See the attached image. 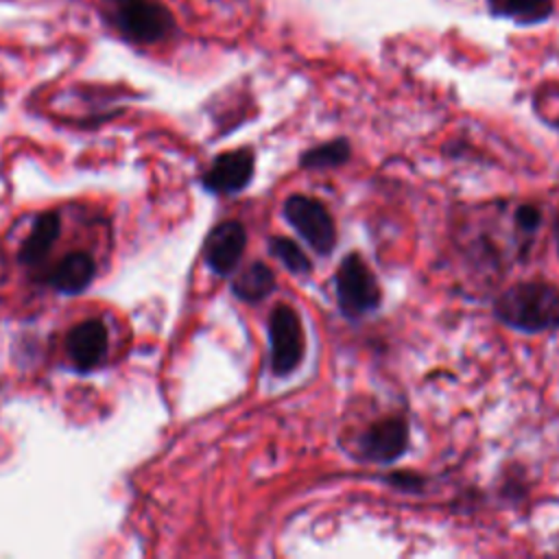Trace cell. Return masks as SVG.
<instances>
[{
    "label": "cell",
    "mask_w": 559,
    "mask_h": 559,
    "mask_svg": "<svg viewBox=\"0 0 559 559\" xmlns=\"http://www.w3.org/2000/svg\"><path fill=\"white\" fill-rule=\"evenodd\" d=\"M111 227L85 205H61L22 218L7 240L11 264L37 288L81 295L105 271Z\"/></svg>",
    "instance_id": "cell-1"
},
{
    "label": "cell",
    "mask_w": 559,
    "mask_h": 559,
    "mask_svg": "<svg viewBox=\"0 0 559 559\" xmlns=\"http://www.w3.org/2000/svg\"><path fill=\"white\" fill-rule=\"evenodd\" d=\"M496 317L518 332L537 334L559 328V288L528 280L509 286L493 304Z\"/></svg>",
    "instance_id": "cell-2"
},
{
    "label": "cell",
    "mask_w": 559,
    "mask_h": 559,
    "mask_svg": "<svg viewBox=\"0 0 559 559\" xmlns=\"http://www.w3.org/2000/svg\"><path fill=\"white\" fill-rule=\"evenodd\" d=\"M118 332L111 317L105 312L74 314L61 330L59 352L76 371L103 367L116 349Z\"/></svg>",
    "instance_id": "cell-3"
},
{
    "label": "cell",
    "mask_w": 559,
    "mask_h": 559,
    "mask_svg": "<svg viewBox=\"0 0 559 559\" xmlns=\"http://www.w3.org/2000/svg\"><path fill=\"white\" fill-rule=\"evenodd\" d=\"M105 20L129 41L155 44L175 28L173 13L157 0H105Z\"/></svg>",
    "instance_id": "cell-4"
},
{
    "label": "cell",
    "mask_w": 559,
    "mask_h": 559,
    "mask_svg": "<svg viewBox=\"0 0 559 559\" xmlns=\"http://www.w3.org/2000/svg\"><path fill=\"white\" fill-rule=\"evenodd\" d=\"M334 288L338 308L347 319L365 317L382 301L378 277L358 253H347L343 258L334 275Z\"/></svg>",
    "instance_id": "cell-5"
},
{
    "label": "cell",
    "mask_w": 559,
    "mask_h": 559,
    "mask_svg": "<svg viewBox=\"0 0 559 559\" xmlns=\"http://www.w3.org/2000/svg\"><path fill=\"white\" fill-rule=\"evenodd\" d=\"M284 218L319 255L334 251L336 225L321 201L306 194H293L284 203Z\"/></svg>",
    "instance_id": "cell-6"
},
{
    "label": "cell",
    "mask_w": 559,
    "mask_h": 559,
    "mask_svg": "<svg viewBox=\"0 0 559 559\" xmlns=\"http://www.w3.org/2000/svg\"><path fill=\"white\" fill-rule=\"evenodd\" d=\"M269 341H271V371L280 378L293 373L304 358V330L299 314L286 306L277 304L269 319Z\"/></svg>",
    "instance_id": "cell-7"
},
{
    "label": "cell",
    "mask_w": 559,
    "mask_h": 559,
    "mask_svg": "<svg viewBox=\"0 0 559 559\" xmlns=\"http://www.w3.org/2000/svg\"><path fill=\"white\" fill-rule=\"evenodd\" d=\"M408 448V426L400 417H384L358 437V452L365 461L393 463Z\"/></svg>",
    "instance_id": "cell-8"
},
{
    "label": "cell",
    "mask_w": 559,
    "mask_h": 559,
    "mask_svg": "<svg viewBox=\"0 0 559 559\" xmlns=\"http://www.w3.org/2000/svg\"><path fill=\"white\" fill-rule=\"evenodd\" d=\"M247 247V231L238 221L218 223L205 238L203 258L214 275H229L238 266Z\"/></svg>",
    "instance_id": "cell-9"
},
{
    "label": "cell",
    "mask_w": 559,
    "mask_h": 559,
    "mask_svg": "<svg viewBox=\"0 0 559 559\" xmlns=\"http://www.w3.org/2000/svg\"><path fill=\"white\" fill-rule=\"evenodd\" d=\"M253 177V153L249 148L227 151L214 157L212 166L203 175V186L216 194L240 192Z\"/></svg>",
    "instance_id": "cell-10"
},
{
    "label": "cell",
    "mask_w": 559,
    "mask_h": 559,
    "mask_svg": "<svg viewBox=\"0 0 559 559\" xmlns=\"http://www.w3.org/2000/svg\"><path fill=\"white\" fill-rule=\"evenodd\" d=\"M231 290L242 301H262L275 290L273 271L264 262H251L245 266L231 284Z\"/></svg>",
    "instance_id": "cell-11"
},
{
    "label": "cell",
    "mask_w": 559,
    "mask_h": 559,
    "mask_svg": "<svg viewBox=\"0 0 559 559\" xmlns=\"http://www.w3.org/2000/svg\"><path fill=\"white\" fill-rule=\"evenodd\" d=\"M496 15L515 20L520 24H535L552 13L555 0H487Z\"/></svg>",
    "instance_id": "cell-12"
},
{
    "label": "cell",
    "mask_w": 559,
    "mask_h": 559,
    "mask_svg": "<svg viewBox=\"0 0 559 559\" xmlns=\"http://www.w3.org/2000/svg\"><path fill=\"white\" fill-rule=\"evenodd\" d=\"M352 155V146L345 138H336L332 142L325 144H317L308 151L301 153L299 157V166L308 168V170H325V168H336L341 164H345Z\"/></svg>",
    "instance_id": "cell-13"
},
{
    "label": "cell",
    "mask_w": 559,
    "mask_h": 559,
    "mask_svg": "<svg viewBox=\"0 0 559 559\" xmlns=\"http://www.w3.org/2000/svg\"><path fill=\"white\" fill-rule=\"evenodd\" d=\"M269 251H271V255H275L295 275H308L312 271V264H310L308 255L304 253V249L295 240H290L286 236L271 238L269 240Z\"/></svg>",
    "instance_id": "cell-14"
},
{
    "label": "cell",
    "mask_w": 559,
    "mask_h": 559,
    "mask_svg": "<svg viewBox=\"0 0 559 559\" xmlns=\"http://www.w3.org/2000/svg\"><path fill=\"white\" fill-rule=\"evenodd\" d=\"M515 223L518 227H522L524 231H535L542 223V212L535 205H520L515 212Z\"/></svg>",
    "instance_id": "cell-15"
},
{
    "label": "cell",
    "mask_w": 559,
    "mask_h": 559,
    "mask_svg": "<svg viewBox=\"0 0 559 559\" xmlns=\"http://www.w3.org/2000/svg\"><path fill=\"white\" fill-rule=\"evenodd\" d=\"M555 240H557V249H559V216L555 221Z\"/></svg>",
    "instance_id": "cell-16"
}]
</instances>
